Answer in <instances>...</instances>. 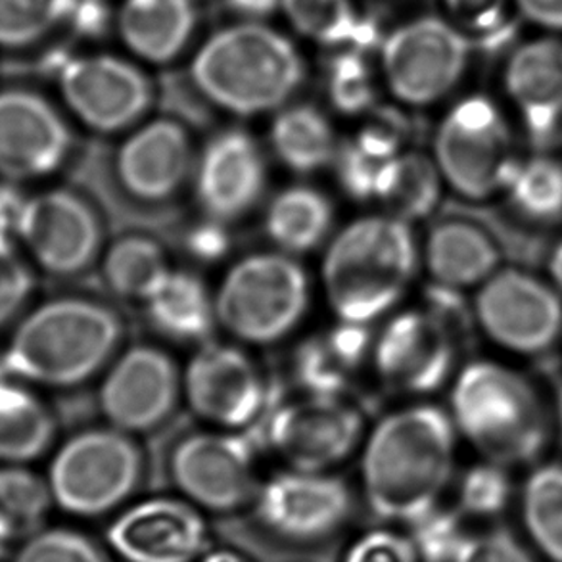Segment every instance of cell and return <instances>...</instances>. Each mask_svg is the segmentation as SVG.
<instances>
[{
	"label": "cell",
	"mask_w": 562,
	"mask_h": 562,
	"mask_svg": "<svg viewBox=\"0 0 562 562\" xmlns=\"http://www.w3.org/2000/svg\"><path fill=\"white\" fill-rule=\"evenodd\" d=\"M267 160L248 131L215 133L196 156L192 187L200 212L212 223H236L261 202Z\"/></svg>",
	"instance_id": "obj_19"
},
{
	"label": "cell",
	"mask_w": 562,
	"mask_h": 562,
	"mask_svg": "<svg viewBox=\"0 0 562 562\" xmlns=\"http://www.w3.org/2000/svg\"><path fill=\"white\" fill-rule=\"evenodd\" d=\"M510 484L502 464H476L459 487V513L463 517H494L509 502Z\"/></svg>",
	"instance_id": "obj_41"
},
{
	"label": "cell",
	"mask_w": 562,
	"mask_h": 562,
	"mask_svg": "<svg viewBox=\"0 0 562 562\" xmlns=\"http://www.w3.org/2000/svg\"><path fill=\"white\" fill-rule=\"evenodd\" d=\"M263 221L267 238L277 250L296 258L327 243L335 225V205L315 187L292 184L274 194Z\"/></svg>",
	"instance_id": "obj_29"
},
{
	"label": "cell",
	"mask_w": 562,
	"mask_h": 562,
	"mask_svg": "<svg viewBox=\"0 0 562 562\" xmlns=\"http://www.w3.org/2000/svg\"><path fill=\"white\" fill-rule=\"evenodd\" d=\"M440 169L426 154L403 150L387 164L380 176L374 200L384 213L413 223L426 220L440 204Z\"/></svg>",
	"instance_id": "obj_31"
},
{
	"label": "cell",
	"mask_w": 562,
	"mask_h": 562,
	"mask_svg": "<svg viewBox=\"0 0 562 562\" xmlns=\"http://www.w3.org/2000/svg\"><path fill=\"white\" fill-rule=\"evenodd\" d=\"M181 394L183 374L168 351L135 344L108 366L99 405L110 426L135 436L164 425L177 409Z\"/></svg>",
	"instance_id": "obj_15"
},
{
	"label": "cell",
	"mask_w": 562,
	"mask_h": 562,
	"mask_svg": "<svg viewBox=\"0 0 562 562\" xmlns=\"http://www.w3.org/2000/svg\"><path fill=\"white\" fill-rule=\"evenodd\" d=\"M363 436V417L342 395L305 394L282 403L267 440L292 471L328 472L342 464Z\"/></svg>",
	"instance_id": "obj_13"
},
{
	"label": "cell",
	"mask_w": 562,
	"mask_h": 562,
	"mask_svg": "<svg viewBox=\"0 0 562 562\" xmlns=\"http://www.w3.org/2000/svg\"><path fill=\"white\" fill-rule=\"evenodd\" d=\"M505 83L533 140L546 143L553 137L562 117L561 43L536 41L518 48Z\"/></svg>",
	"instance_id": "obj_24"
},
{
	"label": "cell",
	"mask_w": 562,
	"mask_h": 562,
	"mask_svg": "<svg viewBox=\"0 0 562 562\" xmlns=\"http://www.w3.org/2000/svg\"><path fill=\"white\" fill-rule=\"evenodd\" d=\"M196 25L192 0H125L117 27L123 43L153 64H168L181 54Z\"/></svg>",
	"instance_id": "obj_27"
},
{
	"label": "cell",
	"mask_w": 562,
	"mask_h": 562,
	"mask_svg": "<svg viewBox=\"0 0 562 562\" xmlns=\"http://www.w3.org/2000/svg\"><path fill=\"white\" fill-rule=\"evenodd\" d=\"M453 562H533L522 546L507 532L471 536Z\"/></svg>",
	"instance_id": "obj_46"
},
{
	"label": "cell",
	"mask_w": 562,
	"mask_h": 562,
	"mask_svg": "<svg viewBox=\"0 0 562 562\" xmlns=\"http://www.w3.org/2000/svg\"><path fill=\"white\" fill-rule=\"evenodd\" d=\"M200 562H250L246 557L236 553V551H228V549H220V551H207Z\"/></svg>",
	"instance_id": "obj_50"
},
{
	"label": "cell",
	"mask_w": 562,
	"mask_h": 562,
	"mask_svg": "<svg viewBox=\"0 0 562 562\" xmlns=\"http://www.w3.org/2000/svg\"><path fill=\"white\" fill-rule=\"evenodd\" d=\"M60 89L69 110L104 135L135 127L154 102L150 79L130 61L106 54L64 64Z\"/></svg>",
	"instance_id": "obj_17"
},
{
	"label": "cell",
	"mask_w": 562,
	"mask_h": 562,
	"mask_svg": "<svg viewBox=\"0 0 562 562\" xmlns=\"http://www.w3.org/2000/svg\"><path fill=\"white\" fill-rule=\"evenodd\" d=\"M407 135L409 123L402 114L369 112L366 125L336 150L333 166L344 192L359 202L374 200L382 171L403 153Z\"/></svg>",
	"instance_id": "obj_26"
},
{
	"label": "cell",
	"mask_w": 562,
	"mask_h": 562,
	"mask_svg": "<svg viewBox=\"0 0 562 562\" xmlns=\"http://www.w3.org/2000/svg\"><path fill=\"white\" fill-rule=\"evenodd\" d=\"M261 530L292 546H321L342 532L353 513V495L330 472H281L261 484L254 499Z\"/></svg>",
	"instance_id": "obj_10"
},
{
	"label": "cell",
	"mask_w": 562,
	"mask_h": 562,
	"mask_svg": "<svg viewBox=\"0 0 562 562\" xmlns=\"http://www.w3.org/2000/svg\"><path fill=\"white\" fill-rule=\"evenodd\" d=\"M418 259L409 223L387 213L351 221L328 243L323 258L330 310L338 321L371 325L402 302Z\"/></svg>",
	"instance_id": "obj_3"
},
{
	"label": "cell",
	"mask_w": 562,
	"mask_h": 562,
	"mask_svg": "<svg viewBox=\"0 0 562 562\" xmlns=\"http://www.w3.org/2000/svg\"><path fill=\"white\" fill-rule=\"evenodd\" d=\"M549 271L562 289V243L557 244L555 250L549 254Z\"/></svg>",
	"instance_id": "obj_51"
},
{
	"label": "cell",
	"mask_w": 562,
	"mask_h": 562,
	"mask_svg": "<svg viewBox=\"0 0 562 562\" xmlns=\"http://www.w3.org/2000/svg\"><path fill=\"white\" fill-rule=\"evenodd\" d=\"M168 254L145 235H125L110 244L102 258V277L115 296L145 304L168 277Z\"/></svg>",
	"instance_id": "obj_33"
},
{
	"label": "cell",
	"mask_w": 562,
	"mask_h": 562,
	"mask_svg": "<svg viewBox=\"0 0 562 562\" xmlns=\"http://www.w3.org/2000/svg\"><path fill=\"white\" fill-rule=\"evenodd\" d=\"M446 4L467 31L484 37H499L505 31V0H446Z\"/></svg>",
	"instance_id": "obj_45"
},
{
	"label": "cell",
	"mask_w": 562,
	"mask_h": 562,
	"mask_svg": "<svg viewBox=\"0 0 562 562\" xmlns=\"http://www.w3.org/2000/svg\"><path fill=\"white\" fill-rule=\"evenodd\" d=\"M194 164L189 130L171 117H158L123 140L115 154V176L133 200L166 204L192 179Z\"/></svg>",
	"instance_id": "obj_22"
},
{
	"label": "cell",
	"mask_w": 562,
	"mask_h": 562,
	"mask_svg": "<svg viewBox=\"0 0 562 562\" xmlns=\"http://www.w3.org/2000/svg\"><path fill=\"white\" fill-rule=\"evenodd\" d=\"M411 526L409 538L423 562H453L471 538L464 532L463 513L459 510L449 513L436 507Z\"/></svg>",
	"instance_id": "obj_39"
},
{
	"label": "cell",
	"mask_w": 562,
	"mask_h": 562,
	"mask_svg": "<svg viewBox=\"0 0 562 562\" xmlns=\"http://www.w3.org/2000/svg\"><path fill=\"white\" fill-rule=\"evenodd\" d=\"M456 463V423L415 403L392 411L369 434L361 456L367 505L386 522L413 525L436 509Z\"/></svg>",
	"instance_id": "obj_1"
},
{
	"label": "cell",
	"mask_w": 562,
	"mask_h": 562,
	"mask_svg": "<svg viewBox=\"0 0 562 562\" xmlns=\"http://www.w3.org/2000/svg\"><path fill=\"white\" fill-rule=\"evenodd\" d=\"M518 7L533 22L562 30V0H517Z\"/></svg>",
	"instance_id": "obj_47"
},
{
	"label": "cell",
	"mask_w": 562,
	"mask_h": 562,
	"mask_svg": "<svg viewBox=\"0 0 562 562\" xmlns=\"http://www.w3.org/2000/svg\"><path fill=\"white\" fill-rule=\"evenodd\" d=\"M18 238L46 273L76 277L102 254L104 228L89 200L69 189L27 198L18 221Z\"/></svg>",
	"instance_id": "obj_12"
},
{
	"label": "cell",
	"mask_w": 562,
	"mask_h": 562,
	"mask_svg": "<svg viewBox=\"0 0 562 562\" xmlns=\"http://www.w3.org/2000/svg\"><path fill=\"white\" fill-rule=\"evenodd\" d=\"M213 297L217 325L227 335L250 346H271L304 321L312 286L294 256L259 251L236 261Z\"/></svg>",
	"instance_id": "obj_6"
},
{
	"label": "cell",
	"mask_w": 562,
	"mask_h": 562,
	"mask_svg": "<svg viewBox=\"0 0 562 562\" xmlns=\"http://www.w3.org/2000/svg\"><path fill=\"white\" fill-rule=\"evenodd\" d=\"M423 259L432 282L461 290L487 281L497 269L502 251L476 221L451 217L430 228Z\"/></svg>",
	"instance_id": "obj_25"
},
{
	"label": "cell",
	"mask_w": 562,
	"mask_h": 562,
	"mask_svg": "<svg viewBox=\"0 0 562 562\" xmlns=\"http://www.w3.org/2000/svg\"><path fill=\"white\" fill-rule=\"evenodd\" d=\"M15 562H108V559L83 533L56 528L31 536Z\"/></svg>",
	"instance_id": "obj_42"
},
{
	"label": "cell",
	"mask_w": 562,
	"mask_h": 562,
	"mask_svg": "<svg viewBox=\"0 0 562 562\" xmlns=\"http://www.w3.org/2000/svg\"><path fill=\"white\" fill-rule=\"evenodd\" d=\"M474 313L484 333L509 350L540 353L561 335V297L518 269L492 274L480 289Z\"/></svg>",
	"instance_id": "obj_18"
},
{
	"label": "cell",
	"mask_w": 562,
	"mask_h": 562,
	"mask_svg": "<svg viewBox=\"0 0 562 562\" xmlns=\"http://www.w3.org/2000/svg\"><path fill=\"white\" fill-rule=\"evenodd\" d=\"M169 474L187 502L220 515L251 505L261 487L256 449L233 430L189 434L171 451Z\"/></svg>",
	"instance_id": "obj_9"
},
{
	"label": "cell",
	"mask_w": 562,
	"mask_h": 562,
	"mask_svg": "<svg viewBox=\"0 0 562 562\" xmlns=\"http://www.w3.org/2000/svg\"><path fill=\"white\" fill-rule=\"evenodd\" d=\"M23 204L25 198L15 194L14 190L0 187V236L10 238V235H15Z\"/></svg>",
	"instance_id": "obj_48"
},
{
	"label": "cell",
	"mask_w": 562,
	"mask_h": 562,
	"mask_svg": "<svg viewBox=\"0 0 562 562\" xmlns=\"http://www.w3.org/2000/svg\"><path fill=\"white\" fill-rule=\"evenodd\" d=\"M525 522L551 561L562 562V464L533 472L525 490Z\"/></svg>",
	"instance_id": "obj_35"
},
{
	"label": "cell",
	"mask_w": 562,
	"mask_h": 562,
	"mask_svg": "<svg viewBox=\"0 0 562 562\" xmlns=\"http://www.w3.org/2000/svg\"><path fill=\"white\" fill-rule=\"evenodd\" d=\"M281 10L297 33L321 45H344L358 37L353 0H282Z\"/></svg>",
	"instance_id": "obj_37"
},
{
	"label": "cell",
	"mask_w": 562,
	"mask_h": 562,
	"mask_svg": "<svg viewBox=\"0 0 562 562\" xmlns=\"http://www.w3.org/2000/svg\"><path fill=\"white\" fill-rule=\"evenodd\" d=\"M369 325L338 321L307 338L294 353V376L305 394L342 395L371 361Z\"/></svg>",
	"instance_id": "obj_23"
},
{
	"label": "cell",
	"mask_w": 562,
	"mask_h": 562,
	"mask_svg": "<svg viewBox=\"0 0 562 562\" xmlns=\"http://www.w3.org/2000/svg\"><path fill=\"white\" fill-rule=\"evenodd\" d=\"M269 143L274 158L297 176H313L333 166L340 145L333 123L312 104L281 108L271 123Z\"/></svg>",
	"instance_id": "obj_30"
},
{
	"label": "cell",
	"mask_w": 562,
	"mask_h": 562,
	"mask_svg": "<svg viewBox=\"0 0 562 562\" xmlns=\"http://www.w3.org/2000/svg\"><path fill=\"white\" fill-rule=\"evenodd\" d=\"M559 418H561L562 426V384L559 386Z\"/></svg>",
	"instance_id": "obj_52"
},
{
	"label": "cell",
	"mask_w": 562,
	"mask_h": 562,
	"mask_svg": "<svg viewBox=\"0 0 562 562\" xmlns=\"http://www.w3.org/2000/svg\"><path fill=\"white\" fill-rule=\"evenodd\" d=\"M228 7L250 20L266 18L281 8L282 0H227Z\"/></svg>",
	"instance_id": "obj_49"
},
{
	"label": "cell",
	"mask_w": 562,
	"mask_h": 562,
	"mask_svg": "<svg viewBox=\"0 0 562 562\" xmlns=\"http://www.w3.org/2000/svg\"><path fill=\"white\" fill-rule=\"evenodd\" d=\"M143 305L154 330L171 342L205 344L217 325L212 292L183 269H171Z\"/></svg>",
	"instance_id": "obj_28"
},
{
	"label": "cell",
	"mask_w": 562,
	"mask_h": 562,
	"mask_svg": "<svg viewBox=\"0 0 562 562\" xmlns=\"http://www.w3.org/2000/svg\"><path fill=\"white\" fill-rule=\"evenodd\" d=\"M266 376L235 344L205 342L183 373L190 411L205 423L238 432L254 425L267 405Z\"/></svg>",
	"instance_id": "obj_16"
},
{
	"label": "cell",
	"mask_w": 562,
	"mask_h": 562,
	"mask_svg": "<svg viewBox=\"0 0 562 562\" xmlns=\"http://www.w3.org/2000/svg\"><path fill=\"white\" fill-rule=\"evenodd\" d=\"M510 204L526 221L555 223L562 220V164L538 156L518 164L510 179Z\"/></svg>",
	"instance_id": "obj_36"
},
{
	"label": "cell",
	"mask_w": 562,
	"mask_h": 562,
	"mask_svg": "<svg viewBox=\"0 0 562 562\" xmlns=\"http://www.w3.org/2000/svg\"><path fill=\"white\" fill-rule=\"evenodd\" d=\"M33 273L8 236H0V327L8 325L33 292Z\"/></svg>",
	"instance_id": "obj_43"
},
{
	"label": "cell",
	"mask_w": 562,
	"mask_h": 562,
	"mask_svg": "<svg viewBox=\"0 0 562 562\" xmlns=\"http://www.w3.org/2000/svg\"><path fill=\"white\" fill-rule=\"evenodd\" d=\"M451 418L490 463L520 464L540 456L549 436L540 397L520 374L479 361L451 392Z\"/></svg>",
	"instance_id": "obj_5"
},
{
	"label": "cell",
	"mask_w": 562,
	"mask_h": 562,
	"mask_svg": "<svg viewBox=\"0 0 562 562\" xmlns=\"http://www.w3.org/2000/svg\"><path fill=\"white\" fill-rule=\"evenodd\" d=\"M145 456L131 434L91 428L69 438L50 464L54 502L77 517H102L137 492Z\"/></svg>",
	"instance_id": "obj_7"
},
{
	"label": "cell",
	"mask_w": 562,
	"mask_h": 562,
	"mask_svg": "<svg viewBox=\"0 0 562 562\" xmlns=\"http://www.w3.org/2000/svg\"><path fill=\"white\" fill-rule=\"evenodd\" d=\"M459 335L430 310L394 315L374 338V373L384 387L402 395L440 390L453 373Z\"/></svg>",
	"instance_id": "obj_14"
},
{
	"label": "cell",
	"mask_w": 562,
	"mask_h": 562,
	"mask_svg": "<svg viewBox=\"0 0 562 562\" xmlns=\"http://www.w3.org/2000/svg\"><path fill=\"white\" fill-rule=\"evenodd\" d=\"M434 161L443 181L469 200L507 189L518 168L507 122L484 97L459 102L443 117L434 137Z\"/></svg>",
	"instance_id": "obj_8"
},
{
	"label": "cell",
	"mask_w": 562,
	"mask_h": 562,
	"mask_svg": "<svg viewBox=\"0 0 562 562\" xmlns=\"http://www.w3.org/2000/svg\"><path fill=\"white\" fill-rule=\"evenodd\" d=\"M71 131L37 92H0V177L31 181L50 176L68 160Z\"/></svg>",
	"instance_id": "obj_21"
},
{
	"label": "cell",
	"mask_w": 562,
	"mask_h": 562,
	"mask_svg": "<svg viewBox=\"0 0 562 562\" xmlns=\"http://www.w3.org/2000/svg\"><path fill=\"white\" fill-rule=\"evenodd\" d=\"M53 502L48 482L37 474L15 464L0 469V546L35 536Z\"/></svg>",
	"instance_id": "obj_34"
},
{
	"label": "cell",
	"mask_w": 562,
	"mask_h": 562,
	"mask_svg": "<svg viewBox=\"0 0 562 562\" xmlns=\"http://www.w3.org/2000/svg\"><path fill=\"white\" fill-rule=\"evenodd\" d=\"M123 333L122 317L110 305L56 297L18 325L2 361L12 376L41 386H81L114 361Z\"/></svg>",
	"instance_id": "obj_2"
},
{
	"label": "cell",
	"mask_w": 562,
	"mask_h": 562,
	"mask_svg": "<svg viewBox=\"0 0 562 562\" xmlns=\"http://www.w3.org/2000/svg\"><path fill=\"white\" fill-rule=\"evenodd\" d=\"M108 543L127 562H196L210 551V530L187 499L154 497L123 510Z\"/></svg>",
	"instance_id": "obj_20"
},
{
	"label": "cell",
	"mask_w": 562,
	"mask_h": 562,
	"mask_svg": "<svg viewBox=\"0 0 562 562\" xmlns=\"http://www.w3.org/2000/svg\"><path fill=\"white\" fill-rule=\"evenodd\" d=\"M328 97L338 112L369 114L376 102L373 71L356 54H344L330 68Z\"/></svg>",
	"instance_id": "obj_40"
},
{
	"label": "cell",
	"mask_w": 562,
	"mask_h": 562,
	"mask_svg": "<svg viewBox=\"0 0 562 562\" xmlns=\"http://www.w3.org/2000/svg\"><path fill=\"white\" fill-rule=\"evenodd\" d=\"M56 434L53 415L37 395L0 380V461H33L50 448Z\"/></svg>",
	"instance_id": "obj_32"
},
{
	"label": "cell",
	"mask_w": 562,
	"mask_h": 562,
	"mask_svg": "<svg viewBox=\"0 0 562 562\" xmlns=\"http://www.w3.org/2000/svg\"><path fill=\"white\" fill-rule=\"evenodd\" d=\"M469 48L463 31L438 18L405 23L387 37L382 50L390 91L409 106L438 102L463 76Z\"/></svg>",
	"instance_id": "obj_11"
},
{
	"label": "cell",
	"mask_w": 562,
	"mask_h": 562,
	"mask_svg": "<svg viewBox=\"0 0 562 562\" xmlns=\"http://www.w3.org/2000/svg\"><path fill=\"white\" fill-rule=\"evenodd\" d=\"M296 46L261 23L215 33L190 66L196 91L213 106L240 117L279 112L304 85Z\"/></svg>",
	"instance_id": "obj_4"
},
{
	"label": "cell",
	"mask_w": 562,
	"mask_h": 562,
	"mask_svg": "<svg viewBox=\"0 0 562 562\" xmlns=\"http://www.w3.org/2000/svg\"><path fill=\"white\" fill-rule=\"evenodd\" d=\"M76 0H0V46L35 45L68 20Z\"/></svg>",
	"instance_id": "obj_38"
},
{
	"label": "cell",
	"mask_w": 562,
	"mask_h": 562,
	"mask_svg": "<svg viewBox=\"0 0 562 562\" xmlns=\"http://www.w3.org/2000/svg\"><path fill=\"white\" fill-rule=\"evenodd\" d=\"M344 562H420L409 536L394 530H376L359 538Z\"/></svg>",
	"instance_id": "obj_44"
}]
</instances>
